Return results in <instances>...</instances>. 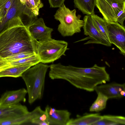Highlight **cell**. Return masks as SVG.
<instances>
[{"label": "cell", "mask_w": 125, "mask_h": 125, "mask_svg": "<svg viewBox=\"0 0 125 125\" xmlns=\"http://www.w3.org/2000/svg\"><path fill=\"white\" fill-rule=\"evenodd\" d=\"M49 68V75L51 79L65 80L77 88L89 92L94 91L97 85L110 80L105 67L96 64L91 67L83 68L59 63L51 64Z\"/></svg>", "instance_id": "6da1fadb"}, {"label": "cell", "mask_w": 125, "mask_h": 125, "mask_svg": "<svg viewBox=\"0 0 125 125\" xmlns=\"http://www.w3.org/2000/svg\"><path fill=\"white\" fill-rule=\"evenodd\" d=\"M38 44L20 16L9 20L0 30V57L2 58L22 52L37 54Z\"/></svg>", "instance_id": "7a4b0ae2"}, {"label": "cell", "mask_w": 125, "mask_h": 125, "mask_svg": "<svg viewBox=\"0 0 125 125\" xmlns=\"http://www.w3.org/2000/svg\"><path fill=\"white\" fill-rule=\"evenodd\" d=\"M49 67L47 64L39 62L28 69L22 74L21 77L26 86L30 104L42 98L45 75Z\"/></svg>", "instance_id": "3957f363"}, {"label": "cell", "mask_w": 125, "mask_h": 125, "mask_svg": "<svg viewBox=\"0 0 125 125\" xmlns=\"http://www.w3.org/2000/svg\"><path fill=\"white\" fill-rule=\"evenodd\" d=\"M76 13L75 9L71 10L64 4L56 11L54 16L60 22L57 30L62 36H71L81 32L84 21L80 19L81 15L77 16Z\"/></svg>", "instance_id": "277c9868"}, {"label": "cell", "mask_w": 125, "mask_h": 125, "mask_svg": "<svg viewBox=\"0 0 125 125\" xmlns=\"http://www.w3.org/2000/svg\"><path fill=\"white\" fill-rule=\"evenodd\" d=\"M37 54L40 62L43 63H51L60 58L68 49V43L62 40L52 39L44 41L39 42Z\"/></svg>", "instance_id": "5b68a950"}, {"label": "cell", "mask_w": 125, "mask_h": 125, "mask_svg": "<svg viewBox=\"0 0 125 125\" xmlns=\"http://www.w3.org/2000/svg\"><path fill=\"white\" fill-rule=\"evenodd\" d=\"M95 6L107 23L117 22L118 12L125 8V1L122 0H96Z\"/></svg>", "instance_id": "8992f818"}, {"label": "cell", "mask_w": 125, "mask_h": 125, "mask_svg": "<svg viewBox=\"0 0 125 125\" xmlns=\"http://www.w3.org/2000/svg\"><path fill=\"white\" fill-rule=\"evenodd\" d=\"M109 41L120 50L121 54H125V27L118 22L107 23Z\"/></svg>", "instance_id": "52a82bcc"}, {"label": "cell", "mask_w": 125, "mask_h": 125, "mask_svg": "<svg viewBox=\"0 0 125 125\" xmlns=\"http://www.w3.org/2000/svg\"><path fill=\"white\" fill-rule=\"evenodd\" d=\"M84 24L83 27L84 34L88 36L87 39L90 40L84 43L100 44L110 46L112 44L101 34L94 24L91 15L85 16L83 18Z\"/></svg>", "instance_id": "ba28073f"}, {"label": "cell", "mask_w": 125, "mask_h": 125, "mask_svg": "<svg viewBox=\"0 0 125 125\" xmlns=\"http://www.w3.org/2000/svg\"><path fill=\"white\" fill-rule=\"evenodd\" d=\"M28 28L31 36L39 42L52 38L51 33L53 29L46 26L42 18L34 19Z\"/></svg>", "instance_id": "9c48e42d"}, {"label": "cell", "mask_w": 125, "mask_h": 125, "mask_svg": "<svg viewBox=\"0 0 125 125\" xmlns=\"http://www.w3.org/2000/svg\"><path fill=\"white\" fill-rule=\"evenodd\" d=\"M94 91L97 94L100 93L106 96L108 99H119L125 95V84L113 82L108 84L98 85Z\"/></svg>", "instance_id": "30bf717a"}, {"label": "cell", "mask_w": 125, "mask_h": 125, "mask_svg": "<svg viewBox=\"0 0 125 125\" xmlns=\"http://www.w3.org/2000/svg\"><path fill=\"white\" fill-rule=\"evenodd\" d=\"M45 111L49 125H66L70 119L71 113L66 110H57L48 105Z\"/></svg>", "instance_id": "8fae6325"}, {"label": "cell", "mask_w": 125, "mask_h": 125, "mask_svg": "<svg viewBox=\"0 0 125 125\" xmlns=\"http://www.w3.org/2000/svg\"><path fill=\"white\" fill-rule=\"evenodd\" d=\"M27 93V90L23 88L6 91L0 98V106H9L19 104L20 102L24 103L26 101L25 96Z\"/></svg>", "instance_id": "7c38bea8"}, {"label": "cell", "mask_w": 125, "mask_h": 125, "mask_svg": "<svg viewBox=\"0 0 125 125\" xmlns=\"http://www.w3.org/2000/svg\"><path fill=\"white\" fill-rule=\"evenodd\" d=\"M29 112L26 106L20 104L9 106H0V121L23 115Z\"/></svg>", "instance_id": "4fadbf2b"}, {"label": "cell", "mask_w": 125, "mask_h": 125, "mask_svg": "<svg viewBox=\"0 0 125 125\" xmlns=\"http://www.w3.org/2000/svg\"><path fill=\"white\" fill-rule=\"evenodd\" d=\"M102 116L98 113L88 114L76 118L70 119L66 125H92L100 120Z\"/></svg>", "instance_id": "5bb4252c"}, {"label": "cell", "mask_w": 125, "mask_h": 125, "mask_svg": "<svg viewBox=\"0 0 125 125\" xmlns=\"http://www.w3.org/2000/svg\"><path fill=\"white\" fill-rule=\"evenodd\" d=\"M32 65L25 64L12 66L0 72V77H10L17 78L21 77L23 73Z\"/></svg>", "instance_id": "9a60e30c"}, {"label": "cell", "mask_w": 125, "mask_h": 125, "mask_svg": "<svg viewBox=\"0 0 125 125\" xmlns=\"http://www.w3.org/2000/svg\"><path fill=\"white\" fill-rule=\"evenodd\" d=\"M29 123L39 125H49L46 113L40 106H38L30 112Z\"/></svg>", "instance_id": "2e32d148"}, {"label": "cell", "mask_w": 125, "mask_h": 125, "mask_svg": "<svg viewBox=\"0 0 125 125\" xmlns=\"http://www.w3.org/2000/svg\"><path fill=\"white\" fill-rule=\"evenodd\" d=\"M75 6L83 14L91 15L94 14L96 0H73Z\"/></svg>", "instance_id": "e0dca14e"}, {"label": "cell", "mask_w": 125, "mask_h": 125, "mask_svg": "<svg viewBox=\"0 0 125 125\" xmlns=\"http://www.w3.org/2000/svg\"><path fill=\"white\" fill-rule=\"evenodd\" d=\"M28 11L32 19L36 17L39 15V9L43 6L41 0H20Z\"/></svg>", "instance_id": "ac0fdd59"}, {"label": "cell", "mask_w": 125, "mask_h": 125, "mask_svg": "<svg viewBox=\"0 0 125 125\" xmlns=\"http://www.w3.org/2000/svg\"><path fill=\"white\" fill-rule=\"evenodd\" d=\"M125 124V117L121 116L110 115L102 116V118L92 125H118Z\"/></svg>", "instance_id": "d6986e66"}, {"label": "cell", "mask_w": 125, "mask_h": 125, "mask_svg": "<svg viewBox=\"0 0 125 125\" xmlns=\"http://www.w3.org/2000/svg\"><path fill=\"white\" fill-rule=\"evenodd\" d=\"M30 112L23 115L0 121V125H19L29 123Z\"/></svg>", "instance_id": "ffe728a7"}, {"label": "cell", "mask_w": 125, "mask_h": 125, "mask_svg": "<svg viewBox=\"0 0 125 125\" xmlns=\"http://www.w3.org/2000/svg\"><path fill=\"white\" fill-rule=\"evenodd\" d=\"M91 16L95 26L103 36L109 41L106 21L94 13Z\"/></svg>", "instance_id": "44dd1931"}, {"label": "cell", "mask_w": 125, "mask_h": 125, "mask_svg": "<svg viewBox=\"0 0 125 125\" xmlns=\"http://www.w3.org/2000/svg\"><path fill=\"white\" fill-rule=\"evenodd\" d=\"M97 94V98L90 107L89 111L91 112H98L105 108L108 99L105 95L100 93Z\"/></svg>", "instance_id": "7402d4cb"}, {"label": "cell", "mask_w": 125, "mask_h": 125, "mask_svg": "<svg viewBox=\"0 0 125 125\" xmlns=\"http://www.w3.org/2000/svg\"><path fill=\"white\" fill-rule=\"evenodd\" d=\"M9 62L10 64L12 66L30 64L32 66L40 62V59L37 54H34L29 57L17 60L10 61Z\"/></svg>", "instance_id": "603a6c76"}, {"label": "cell", "mask_w": 125, "mask_h": 125, "mask_svg": "<svg viewBox=\"0 0 125 125\" xmlns=\"http://www.w3.org/2000/svg\"><path fill=\"white\" fill-rule=\"evenodd\" d=\"M15 0H0V25Z\"/></svg>", "instance_id": "cb8c5ba5"}, {"label": "cell", "mask_w": 125, "mask_h": 125, "mask_svg": "<svg viewBox=\"0 0 125 125\" xmlns=\"http://www.w3.org/2000/svg\"><path fill=\"white\" fill-rule=\"evenodd\" d=\"M34 54H36L27 52H22L15 54L4 59L9 62L29 57Z\"/></svg>", "instance_id": "d4e9b609"}, {"label": "cell", "mask_w": 125, "mask_h": 125, "mask_svg": "<svg viewBox=\"0 0 125 125\" xmlns=\"http://www.w3.org/2000/svg\"><path fill=\"white\" fill-rule=\"evenodd\" d=\"M50 7L59 8L64 3L65 0H48Z\"/></svg>", "instance_id": "484cf974"}, {"label": "cell", "mask_w": 125, "mask_h": 125, "mask_svg": "<svg viewBox=\"0 0 125 125\" xmlns=\"http://www.w3.org/2000/svg\"><path fill=\"white\" fill-rule=\"evenodd\" d=\"M125 19V8L120 11L117 16V22L124 26V22Z\"/></svg>", "instance_id": "4316f807"}, {"label": "cell", "mask_w": 125, "mask_h": 125, "mask_svg": "<svg viewBox=\"0 0 125 125\" xmlns=\"http://www.w3.org/2000/svg\"><path fill=\"white\" fill-rule=\"evenodd\" d=\"M9 64V62L4 59H0V67Z\"/></svg>", "instance_id": "83f0119b"}, {"label": "cell", "mask_w": 125, "mask_h": 125, "mask_svg": "<svg viewBox=\"0 0 125 125\" xmlns=\"http://www.w3.org/2000/svg\"><path fill=\"white\" fill-rule=\"evenodd\" d=\"M12 66L10 65V64H9L8 65H6L4 66H3L1 67H0V72L1 71V70L4 69L5 68H7L8 67H11Z\"/></svg>", "instance_id": "f1b7e54d"}, {"label": "cell", "mask_w": 125, "mask_h": 125, "mask_svg": "<svg viewBox=\"0 0 125 125\" xmlns=\"http://www.w3.org/2000/svg\"><path fill=\"white\" fill-rule=\"evenodd\" d=\"M2 58L0 57V59H2Z\"/></svg>", "instance_id": "f546056e"}, {"label": "cell", "mask_w": 125, "mask_h": 125, "mask_svg": "<svg viewBox=\"0 0 125 125\" xmlns=\"http://www.w3.org/2000/svg\"><path fill=\"white\" fill-rule=\"evenodd\" d=\"M122 0L125 1V0Z\"/></svg>", "instance_id": "4dcf8cb0"}]
</instances>
